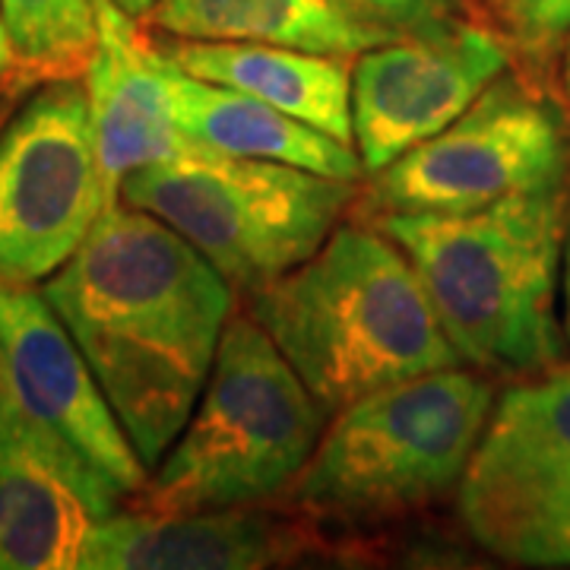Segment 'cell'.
Wrapping results in <instances>:
<instances>
[{
    "instance_id": "cell-1",
    "label": "cell",
    "mask_w": 570,
    "mask_h": 570,
    "mask_svg": "<svg viewBox=\"0 0 570 570\" xmlns=\"http://www.w3.org/2000/svg\"><path fill=\"white\" fill-rule=\"evenodd\" d=\"M41 292L146 469L159 466L213 371L232 285L171 225L115 204Z\"/></svg>"
},
{
    "instance_id": "cell-2",
    "label": "cell",
    "mask_w": 570,
    "mask_h": 570,
    "mask_svg": "<svg viewBox=\"0 0 570 570\" xmlns=\"http://www.w3.org/2000/svg\"><path fill=\"white\" fill-rule=\"evenodd\" d=\"M250 317L326 412L463 362L412 261L377 225H336L314 257L254 292Z\"/></svg>"
},
{
    "instance_id": "cell-3",
    "label": "cell",
    "mask_w": 570,
    "mask_h": 570,
    "mask_svg": "<svg viewBox=\"0 0 570 570\" xmlns=\"http://www.w3.org/2000/svg\"><path fill=\"white\" fill-rule=\"evenodd\" d=\"M568 181L469 213L371 216L403 247L460 358L530 377L561 358L554 317Z\"/></svg>"
},
{
    "instance_id": "cell-4",
    "label": "cell",
    "mask_w": 570,
    "mask_h": 570,
    "mask_svg": "<svg viewBox=\"0 0 570 570\" xmlns=\"http://www.w3.org/2000/svg\"><path fill=\"white\" fill-rule=\"evenodd\" d=\"M324 428V403L264 326L250 314L232 317L204 393L137 508L184 513L264 501L295 482Z\"/></svg>"
},
{
    "instance_id": "cell-5",
    "label": "cell",
    "mask_w": 570,
    "mask_h": 570,
    "mask_svg": "<svg viewBox=\"0 0 570 570\" xmlns=\"http://www.w3.org/2000/svg\"><path fill=\"white\" fill-rule=\"evenodd\" d=\"M491 412V384L460 365L377 387L336 409L295 498L330 517H393L460 485Z\"/></svg>"
},
{
    "instance_id": "cell-6",
    "label": "cell",
    "mask_w": 570,
    "mask_h": 570,
    "mask_svg": "<svg viewBox=\"0 0 570 570\" xmlns=\"http://www.w3.org/2000/svg\"><path fill=\"white\" fill-rule=\"evenodd\" d=\"M352 184L190 142L127 175L118 197L171 225L228 285L261 292L324 247L355 200Z\"/></svg>"
},
{
    "instance_id": "cell-7",
    "label": "cell",
    "mask_w": 570,
    "mask_h": 570,
    "mask_svg": "<svg viewBox=\"0 0 570 570\" xmlns=\"http://www.w3.org/2000/svg\"><path fill=\"white\" fill-rule=\"evenodd\" d=\"M564 118L523 77H498L456 121L371 175L362 209L469 213L568 181Z\"/></svg>"
},
{
    "instance_id": "cell-8",
    "label": "cell",
    "mask_w": 570,
    "mask_h": 570,
    "mask_svg": "<svg viewBox=\"0 0 570 570\" xmlns=\"http://www.w3.org/2000/svg\"><path fill=\"white\" fill-rule=\"evenodd\" d=\"M108 206L86 86L51 80L0 134V285L55 276Z\"/></svg>"
},
{
    "instance_id": "cell-9",
    "label": "cell",
    "mask_w": 570,
    "mask_h": 570,
    "mask_svg": "<svg viewBox=\"0 0 570 570\" xmlns=\"http://www.w3.org/2000/svg\"><path fill=\"white\" fill-rule=\"evenodd\" d=\"M501 32L448 20L352 61V134L365 175L441 134L510 67Z\"/></svg>"
},
{
    "instance_id": "cell-10",
    "label": "cell",
    "mask_w": 570,
    "mask_h": 570,
    "mask_svg": "<svg viewBox=\"0 0 570 570\" xmlns=\"http://www.w3.org/2000/svg\"><path fill=\"white\" fill-rule=\"evenodd\" d=\"M456 489L472 539L523 564L532 535L570 491V365L554 362L504 390Z\"/></svg>"
},
{
    "instance_id": "cell-11",
    "label": "cell",
    "mask_w": 570,
    "mask_h": 570,
    "mask_svg": "<svg viewBox=\"0 0 570 570\" xmlns=\"http://www.w3.org/2000/svg\"><path fill=\"white\" fill-rule=\"evenodd\" d=\"M0 390L86 456L124 498L146 489L149 469L121 419L58 311L32 285H0Z\"/></svg>"
},
{
    "instance_id": "cell-12",
    "label": "cell",
    "mask_w": 570,
    "mask_h": 570,
    "mask_svg": "<svg viewBox=\"0 0 570 570\" xmlns=\"http://www.w3.org/2000/svg\"><path fill=\"white\" fill-rule=\"evenodd\" d=\"M121 491L0 390V570H73Z\"/></svg>"
},
{
    "instance_id": "cell-13",
    "label": "cell",
    "mask_w": 570,
    "mask_h": 570,
    "mask_svg": "<svg viewBox=\"0 0 570 570\" xmlns=\"http://www.w3.org/2000/svg\"><path fill=\"white\" fill-rule=\"evenodd\" d=\"M96 48L86 63V102L108 204H121V184L137 168L165 163L190 142L175 121L171 63L149 41L140 20L115 0H92Z\"/></svg>"
},
{
    "instance_id": "cell-14",
    "label": "cell",
    "mask_w": 570,
    "mask_h": 570,
    "mask_svg": "<svg viewBox=\"0 0 570 570\" xmlns=\"http://www.w3.org/2000/svg\"><path fill=\"white\" fill-rule=\"evenodd\" d=\"M242 508L130 510L111 513L92 532L89 570H257L314 549L311 532Z\"/></svg>"
},
{
    "instance_id": "cell-15",
    "label": "cell",
    "mask_w": 570,
    "mask_h": 570,
    "mask_svg": "<svg viewBox=\"0 0 570 570\" xmlns=\"http://www.w3.org/2000/svg\"><path fill=\"white\" fill-rule=\"evenodd\" d=\"M163 51L197 80L247 92L333 140L355 146L352 58L261 41L178 39L163 45Z\"/></svg>"
},
{
    "instance_id": "cell-16",
    "label": "cell",
    "mask_w": 570,
    "mask_h": 570,
    "mask_svg": "<svg viewBox=\"0 0 570 570\" xmlns=\"http://www.w3.org/2000/svg\"><path fill=\"white\" fill-rule=\"evenodd\" d=\"M171 63V61H168ZM175 121L187 142L242 159L295 165L317 175L355 181L365 175L355 146L333 140L247 92L197 80L171 63Z\"/></svg>"
},
{
    "instance_id": "cell-17",
    "label": "cell",
    "mask_w": 570,
    "mask_h": 570,
    "mask_svg": "<svg viewBox=\"0 0 570 570\" xmlns=\"http://www.w3.org/2000/svg\"><path fill=\"white\" fill-rule=\"evenodd\" d=\"M146 22L175 39L261 41L343 58L396 39L336 0H159Z\"/></svg>"
},
{
    "instance_id": "cell-18",
    "label": "cell",
    "mask_w": 570,
    "mask_h": 570,
    "mask_svg": "<svg viewBox=\"0 0 570 570\" xmlns=\"http://www.w3.org/2000/svg\"><path fill=\"white\" fill-rule=\"evenodd\" d=\"M17 70L41 80H77L96 48L92 0H0Z\"/></svg>"
},
{
    "instance_id": "cell-19",
    "label": "cell",
    "mask_w": 570,
    "mask_h": 570,
    "mask_svg": "<svg viewBox=\"0 0 570 570\" xmlns=\"http://www.w3.org/2000/svg\"><path fill=\"white\" fill-rule=\"evenodd\" d=\"M494 17L523 80L539 86L570 39V0H501Z\"/></svg>"
},
{
    "instance_id": "cell-20",
    "label": "cell",
    "mask_w": 570,
    "mask_h": 570,
    "mask_svg": "<svg viewBox=\"0 0 570 570\" xmlns=\"http://www.w3.org/2000/svg\"><path fill=\"white\" fill-rule=\"evenodd\" d=\"M352 17L381 26L393 36L434 29L450 17V0H336Z\"/></svg>"
},
{
    "instance_id": "cell-21",
    "label": "cell",
    "mask_w": 570,
    "mask_h": 570,
    "mask_svg": "<svg viewBox=\"0 0 570 570\" xmlns=\"http://www.w3.org/2000/svg\"><path fill=\"white\" fill-rule=\"evenodd\" d=\"M523 564L532 568H570V491L564 501L551 510L549 520L532 535Z\"/></svg>"
},
{
    "instance_id": "cell-22",
    "label": "cell",
    "mask_w": 570,
    "mask_h": 570,
    "mask_svg": "<svg viewBox=\"0 0 570 570\" xmlns=\"http://www.w3.org/2000/svg\"><path fill=\"white\" fill-rule=\"evenodd\" d=\"M13 70H17V55H13V41H10L7 20H3V10H0V89H3V82L13 77Z\"/></svg>"
},
{
    "instance_id": "cell-23",
    "label": "cell",
    "mask_w": 570,
    "mask_h": 570,
    "mask_svg": "<svg viewBox=\"0 0 570 570\" xmlns=\"http://www.w3.org/2000/svg\"><path fill=\"white\" fill-rule=\"evenodd\" d=\"M561 283H564V330H568L570 340V213H568V228H564V250H561Z\"/></svg>"
},
{
    "instance_id": "cell-24",
    "label": "cell",
    "mask_w": 570,
    "mask_h": 570,
    "mask_svg": "<svg viewBox=\"0 0 570 570\" xmlns=\"http://www.w3.org/2000/svg\"><path fill=\"white\" fill-rule=\"evenodd\" d=\"M115 3L121 7L124 13H130L134 20L142 22L149 13H153V10H156V3H159V0H115Z\"/></svg>"
},
{
    "instance_id": "cell-25",
    "label": "cell",
    "mask_w": 570,
    "mask_h": 570,
    "mask_svg": "<svg viewBox=\"0 0 570 570\" xmlns=\"http://www.w3.org/2000/svg\"><path fill=\"white\" fill-rule=\"evenodd\" d=\"M561 82H564V96H568L570 102V39L564 45V67H561Z\"/></svg>"
},
{
    "instance_id": "cell-26",
    "label": "cell",
    "mask_w": 570,
    "mask_h": 570,
    "mask_svg": "<svg viewBox=\"0 0 570 570\" xmlns=\"http://www.w3.org/2000/svg\"><path fill=\"white\" fill-rule=\"evenodd\" d=\"M472 3L485 7V10H491V13H498V7H501V0H472Z\"/></svg>"
}]
</instances>
